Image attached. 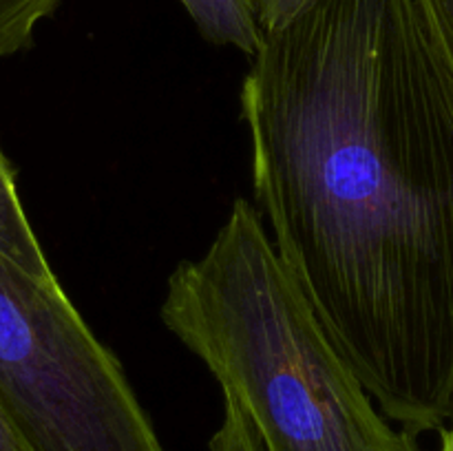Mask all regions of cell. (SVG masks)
Wrapping results in <instances>:
<instances>
[{"instance_id":"obj_1","label":"cell","mask_w":453,"mask_h":451,"mask_svg":"<svg viewBox=\"0 0 453 451\" xmlns=\"http://www.w3.org/2000/svg\"><path fill=\"white\" fill-rule=\"evenodd\" d=\"M242 82L252 193L367 392L453 418V73L418 0H310Z\"/></svg>"},{"instance_id":"obj_2","label":"cell","mask_w":453,"mask_h":451,"mask_svg":"<svg viewBox=\"0 0 453 451\" xmlns=\"http://www.w3.org/2000/svg\"><path fill=\"white\" fill-rule=\"evenodd\" d=\"M159 317L264 451H423L376 405L246 199H234L202 256L173 270Z\"/></svg>"},{"instance_id":"obj_3","label":"cell","mask_w":453,"mask_h":451,"mask_svg":"<svg viewBox=\"0 0 453 451\" xmlns=\"http://www.w3.org/2000/svg\"><path fill=\"white\" fill-rule=\"evenodd\" d=\"M0 405L27 451H166L58 279L42 281L3 252Z\"/></svg>"},{"instance_id":"obj_4","label":"cell","mask_w":453,"mask_h":451,"mask_svg":"<svg viewBox=\"0 0 453 451\" xmlns=\"http://www.w3.org/2000/svg\"><path fill=\"white\" fill-rule=\"evenodd\" d=\"M199 34L217 47H234L248 57L259 51L264 29L257 0H180Z\"/></svg>"},{"instance_id":"obj_5","label":"cell","mask_w":453,"mask_h":451,"mask_svg":"<svg viewBox=\"0 0 453 451\" xmlns=\"http://www.w3.org/2000/svg\"><path fill=\"white\" fill-rule=\"evenodd\" d=\"M0 252L42 281H56L38 237L27 219L16 186V171L0 150Z\"/></svg>"},{"instance_id":"obj_6","label":"cell","mask_w":453,"mask_h":451,"mask_svg":"<svg viewBox=\"0 0 453 451\" xmlns=\"http://www.w3.org/2000/svg\"><path fill=\"white\" fill-rule=\"evenodd\" d=\"M60 0H0V60L34 44L38 22L51 16Z\"/></svg>"},{"instance_id":"obj_7","label":"cell","mask_w":453,"mask_h":451,"mask_svg":"<svg viewBox=\"0 0 453 451\" xmlns=\"http://www.w3.org/2000/svg\"><path fill=\"white\" fill-rule=\"evenodd\" d=\"M211 451H264L259 436L239 409L237 402L224 396V418L211 438Z\"/></svg>"},{"instance_id":"obj_8","label":"cell","mask_w":453,"mask_h":451,"mask_svg":"<svg viewBox=\"0 0 453 451\" xmlns=\"http://www.w3.org/2000/svg\"><path fill=\"white\" fill-rule=\"evenodd\" d=\"M418 3L453 73V0H418Z\"/></svg>"},{"instance_id":"obj_9","label":"cell","mask_w":453,"mask_h":451,"mask_svg":"<svg viewBox=\"0 0 453 451\" xmlns=\"http://www.w3.org/2000/svg\"><path fill=\"white\" fill-rule=\"evenodd\" d=\"M310 0H257V13L264 34L281 29Z\"/></svg>"},{"instance_id":"obj_10","label":"cell","mask_w":453,"mask_h":451,"mask_svg":"<svg viewBox=\"0 0 453 451\" xmlns=\"http://www.w3.org/2000/svg\"><path fill=\"white\" fill-rule=\"evenodd\" d=\"M0 451H27L20 436H18L16 429H13L12 420L4 414L3 405H0Z\"/></svg>"},{"instance_id":"obj_11","label":"cell","mask_w":453,"mask_h":451,"mask_svg":"<svg viewBox=\"0 0 453 451\" xmlns=\"http://www.w3.org/2000/svg\"><path fill=\"white\" fill-rule=\"evenodd\" d=\"M441 451H453V418L445 429H442V445Z\"/></svg>"}]
</instances>
